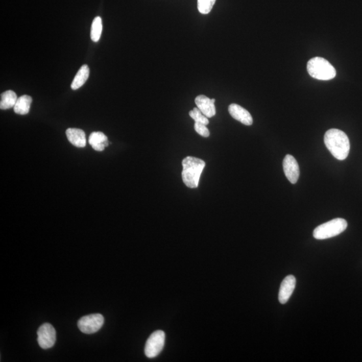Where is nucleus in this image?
Returning <instances> with one entry per match:
<instances>
[{
    "label": "nucleus",
    "mask_w": 362,
    "mask_h": 362,
    "mask_svg": "<svg viewBox=\"0 0 362 362\" xmlns=\"http://www.w3.org/2000/svg\"><path fill=\"white\" fill-rule=\"evenodd\" d=\"M296 286V278L294 276H287L280 284L278 301L281 304H285L290 299Z\"/></svg>",
    "instance_id": "nucleus-9"
},
{
    "label": "nucleus",
    "mask_w": 362,
    "mask_h": 362,
    "mask_svg": "<svg viewBox=\"0 0 362 362\" xmlns=\"http://www.w3.org/2000/svg\"><path fill=\"white\" fill-rule=\"evenodd\" d=\"M104 323V318L102 315L96 313L83 317L79 319L77 325L83 333L92 334L99 331Z\"/></svg>",
    "instance_id": "nucleus-6"
},
{
    "label": "nucleus",
    "mask_w": 362,
    "mask_h": 362,
    "mask_svg": "<svg viewBox=\"0 0 362 362\" xmlns=\"http://www.w3.org/2000/svg\"><path fill=\"white\" fill-rule=\"evenodd\" d=\"M215 99H209L207 96L200 95L196 98L197 108L207 117H212L215 115Z\"/></svg>",
    "instance_id": "nucleus-11"
},
{
    "label": "nucleus",
    "mask_w": 362,
    "mask_h": 362,
    "mask_svg": "<svg viewBox=\"0 0 362 362\" xmlns=\"http://www.w3.org/2000/svg\"><path fill=\"white\" fill-rule=\"evenodd\" d=\"M307 71L310 76L318 80L328 81L336 76L335 68L326 59L315 57L307 63Z\"/></svg>",
    "instance_id": "nucleus-3"
},
{
    "label": "nucleus",
    "mask_w": 362,
    "mask_h": 362,
    "mask_svg": "<svg viewBox=\"0 0 362 362\" xmlns=\"http://www.w3.org/2000/svg\"><path fill=\"white\" fill-rule=\"evenodd\" d=\"M216 0H198V8L199 12L203 14H209L211 11Z\"/></svg>",
    "instance_id": "nucleus-18"
},
{
    "label": "nucleus",
    "mask_w": 362,
    "mask_h": 362,
    "mask_svg": "<svg viewBox=\"0 0 362 362\" xmlns=\"http://www.w3.org/2000/svg\"><path fill=\"white\" fill-rule=\"evenodd\" d=\"M325 144L337 160L346 159L350 153V143L346 133L337 129L329 130L324 136Z\"/></svg>",
    "instance_id": "nucleus-1"
},
{
    "label": "nucleus",
    "mask_w": 362,
    "mask_h": 362,
    "mask_svg": "<svg viewBox=\"0 0 362 362\" xmlns=\"http://www.w3.org/2000/svg\"><path fill=\"white\" fill-rule=\"evenodd\" d=\"M165 343V333L161 330L154 331L146 343L144 353L149 358L158 356L163 350Z\"/></svg>",
    "instance_id": "nucleus-5"
},
{
    "label": "nucleus",
    "mask_w": 362,
    "mask_h": 362,
    "mask_svg": "<svg viewBox=\"0 0 362 362\" xmlns=\"http://www.w3.org/2000/svg\"><path fill=\"white\" fill-rule=\"evenodd\" d=\"M195 130L198 133L199 135L201 136L204 137V138H208L210 135V132L208 128H207V126L205 124L198 123V122H196L195 123Z\"/></svg>",
    "instance_id": "nucleus-20"
},
{
    "label": "nucleus",
    "mask_w": 362,
    "mask_h": 362,
    "mask_svg": "<svg viewBox=\"0 0 362 362\" xmlns=\"http://www.w3.org/2000/svg\"><path fill=\"white\" fill-rule=\"evenodd\" d=\"M103 29L102 20L100 16L94 18L91 28V38L92 41L97 42L99 41L102 35Z\"/></svg>",
    "instance_id": "nucleus-16"
},
{
    "label": "nucleus",
    "mask_w": 362,
    "mask_h": 362,
    "mask_svg": "<svg viewBox=\"0 0 362 362\" xmlns=\"http://www.w3.org/2000/svg\"><path fill=\"white\" fill-rule=\"evenodd\" d=\"M347 227L348 223L346 220L336 218L317 227L313 231V237L317 239L331 238L344 232Z\"/></svg>",
    "instance_id": "nucleus-4"
},
{
    "label": "nucleus",
    "mask_w": 362,
    "mask_h": 362,
    "mask_svg": "<svg viewBox=\"0 0 362 362\" xmlns=\"http://www.w3.org/2000/svg\"><path fill=\"white\" fill-rule=\"evenodd\" d=\"M37 335L38 345L44 350L53 348L57 340L55 329L50 323L42 324L38 330Z\"/></svg>",
    "instance_id": "nucleus-7"
},
{
    "label": "nucleus",
    "mask_w": 362,
    "mask_h": 362,
    "mask_svg": "<svg viewBox=\"0 0 362 362\" xmlns=\"http://www.w3.org/2000/svg\"><path fill=\"white\" fill-rule=\"evenodd\" d=\"M89 143L91 147L100 144V143H104L106 147H108L109 146L108 137L104 133L101 132L91 133L89 138Z\"/></svg>",
    "instance_id": "nucleus-17"
},
{
    "label": "nucleus",
    "mask_w": 362,
    "mask_h": 362,
    "mask_svg": "<svg viewBox=\"0 0 362 362\" xmlns=\"http://www.w3.org/2000/svg\"><path fill=\"white\" fill-rule=\"evenodd\" d=\"M68 141L75 147L84 148L86 146L85 132L78 128H68L66 131Z\"/></svg>",
    "instance_id": "nucleus-12"
},
{
    "label": "nucleus",
    "mask_w": 362,
    "mask_h": 362,
    "mask_svg": "<svg viewBox=\"0 0 362 362\" xmlns=\"http://www.w3.org/2000/svg\"><path fill=\"white\" fill-rule=\"evenodd\" d=\"M89 76V68L87 65L81 66L71 83V89L77 90L83 86Z\"/></svg>",
    "instance_id": "nucleus-14"
},
{
    "label": "nucleus",
    "mask_w": 362,
    "mask_h": 362,
    "mask_svg": "<svg viewBox=\"0 0 362 362\" xmlns=\"http://www.w3.org/2000/svg\"><path fill=\"white\" fill-rule=\"evenodd\" d=\"M229 113L231 117L236 120L241 122L246 126H251L253 124V119L249 111L246 110L239 105L232 104L228 108Z\"/></svg>",
    "instance_id": "nucleus-10"
},
{
    "label": "nucleus",
    "mask_w": 362,
    "mask_h": 362,
    "mask_svg": "<svg viewBox=\"0 0 362 362\" xmlns=\"http://www.w3.org/2000/svg\"><path fill=\"white\" fill-rule=\"evenodd\" d=\"M182 179L187 187L195 188L198 187L201 173L205 166V162L199 158L187 156L183 162Z\"/></svg>",
    "instance_id": "nucleus-2"
},
{
    "label": "nucleus",
    "mask_w": 362,
    "mask_h": 362,
    "mask_svg": "<svg viewBox=\"0 0 362 362\" xmlns=\"http://www.w3.org/2000/svg\"><path fill=\"white\" fill-rule=\"evenodd\" d=\"M189 115L192 119H194L195 122H198V123L203 124L206 126L208 125L209 123L208 117L205 116L198 108H195L194 110L190 111Z\"/></svg>",
    "instance_id": "nucleus-19"
},
{
    "label": "nucleus",
    "mask_w": 362,
    "mask_h": 362,
    "mask_svg": "<svg viewBox=\"0 0 362 362\" xmlns=\"http://www.w3.org/2000/svg\"><path fill=\"white\" fill-rule=\"evenodd\" d=\"M94 150L96 151H104L105 148H106V145L104 143H100V144L93 146L92 147Z\"/></svg>",
    "instance_id": "nucleus-21"
},
{
    "label": "nucleus",
    "mask_w": 362,
    "mask_h": 362,
    "mask_svg": "<svg viewBox=\"0 0 362 362\" xmlns=\"http://www.w3.org/2000/svg\"><path fill=\"white\" fill-rule=\"evenodd\" d=\"M283 169L287 179L292 184L297 183L300 175L299 164L291 154H287L283 160Z\"/></svg>",
    "instance_id": "nucleus-8"
},
{
    "label": "nucleus",
    "mask_w": 362,
    "mask_h": 362,
    "mask_svg": "<svg viewBox=\"0 0 362 362\" xmlns=\"http://www.w3.org/2000/svg\"><path fill=\"white\" fill-rule=\"evenodd\" d=\"M17 100H18V98H17L16 93L12 90H8V91L2 93L0 108L1 110H5L14 108Z\"/></svg>",
    "instance_id": "nucleus-15"
},
{
    "label": "nucleus",
    "mask_w": 362,
    "mask_h": 362,
    "mask_svg": "<svg viewBox=\"0 0 362 362\" xmlns=\"http://www.w3.org/2000/svg\"><path fill=\"white\" fill-rule=\"evenodd\" d=\"M33 102L31 96L25 95L18 98V100L14 107L15 113L19 115H27L29 113L30 109Z\"/></svg>",
    "instance_id": "nucleus-13"
}]
</instances>
